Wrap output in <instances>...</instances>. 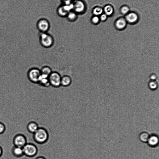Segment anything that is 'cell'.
I'll return each instance as SVG.
<instances>
[{
	"label": "cell",
	"mask_w": 159,
	"mask_h": 159,
	"mask_svg": "<svg viewBox=\"0 0 159 159\" xmlns=\"http://www.w3.org/2000/svg\"><path fill=\"white\" fill-rule=\"evenodd\" d=\"M41 75L40 70L36 68H30L27 73L29 81L33 83L38 84Z\"/></svg>",
	"instance_id": "cell-3"
},
{
	"label": "cell",
	"mask_w": 159,
	"mask_h": 159,
	"mask_svg": "<svg viewBox=\"0 0 159 159\" xmlns=\"http://www.w3.org/2000/svg\"><path fill=\"white\" fill-rule=\"evenodd\" d=\"M126 25V21L123 19H120L118 20L116 23L117 27L120 29H121L124 28Z\"/></svg>",
	"instance_id": "cell-20"
},
{
	"label": "cell",
	"mask_w": 159,
	"mask_h": 159,
	"mask_svg": "<svg viewBox=\"0 0 159 159\" xmlns=\"http://www.w3.org/2000/svg\"><path fill=\"white\" fill-rule=\"evenodd\" d=\"M49 76L41 74L38 84L42 86L48 87L50 86L48 79Z\"/></svg>",
	"instance_id": "cell-10"
},
{
	"label": "cell",
	"mask_w": 159,
	"mask_h": 159,
	"mask_svg": "<svg viewBox=\"0 0 159 159\" xmlns=\"http://www.w3.org/2000/svg\"><path fill=\"white\" fill-rule=\"evenodd\" d=\"M35 159H46V158L42 156H39L37 157Z\"/></svg>",
	"instance_id": "cell-29"
},
{
	"label": "cell",
	"mask_w": 159,
	"mask_h": 159,
	"mask_svg": "<svg viewBox=\"0 0 159 159\" xmlns=\"http://www.w3.org/2000/svg\"><path fill=\"white\" fill-rule=\"evenodd\" d=\"M147 143L148 145L151 148L157 147L159 144V138L158 136L154 134L150 135Z\"/></svg>",
	"instance_id": "cell-9"
},
{
	"label": "cell",
	"mask_w": 159,
	"mask_h": 159,
	"mask_svg": "<svg viewBox=\"0 0 159 159\" xmlns=\"http://www.w3.org/2000/svg\"><path fill=\"white\" fill-rule=\"evenodd\" d=\"M126 19L130 23H134L137 20L138 16L135 13H131L127 16Z\"/></svg>",
	"instance_id": "cell-17"
},
{
	"label": "cell",
	"mask_w": 159,
	"mask_h": 159,
	"mask_svg": "<svg viewBox=\"0 0 159 159\" xmlns=\"http://www.w3.org/2000/svg\"><path fill=\"white\" fill-rule=\"evenodd\" d=\"M157 76L155 73H154L151 74L149 76V78L150 80L156 81L157 79Z\"/></svg>",
	"instance_id": "cell-24"
},
{
	"label": "cell",
	"mask_w": 159,
	"mask_h": 159,
	"mask_svg": "<svg viewBox=\"0 0 159 159\" xmlns=\"http://www.w3.org/2000/svg\"><path fill=\"white\" fill-rule=\"evenodd\" d=\"M73 11L78 15L84 13L86 9V4L83 0H75L73 2Z\"/></svg>",
	"instance_id": "cell-6"
},
{
	"label": "cell",
	"mask_w": 159,
	"mask_h": 159,
	"mask_svg": "<svg viewBox=\"0 0 159 159\" xmlns=\"http://www.w3.org/2000/svg\"><path fill=\"white\" fill-rule=\"evenodd\" d=\"M33 138L36 143L40 144H44L48 141L49 135L47 130L43 128H39L33 134Z\"/></svg>",
	"instance_id": "cell-2"
},
{
	"label": "cell",
	"mask_w": 159,
	"mask_h": 159,
	"mask_svg": "<svg viewBox=\"0 0 159 159\" xmlns=\"http://www.w3.org/2000/svg\"><path fill=\"white\" fill-rule=\"evenodd\" d=\"M91 21L94 24H96L99 22V19L98 17L95 16L92 18Z\"/></svg>",
	"instance_id": "cell-26"
},
{
	"label": "cell",
	"mask_w": 159,
	"mask_h": 159,
	"mask_svg": "<svg viewBox=\"0 0 159 159\" xmlns=\"http://www.w3.org/2000/svg\"><path fill=\"white\" fill-rule=\"evenodd\" d=\"M39 38L40 44L44 48H50L54 44L55 40L53 37L48 32H40Z\"/></svg>",
	"instance_id": "cell-1"
},
{
	"label": "cell",
	"mask_w": 159,
	"mask_h": 159,
	"mask_svg": "<svg viewBox=\"0 0 159 159\" xmlns=\"http://www.w3.org/2000/svg\"><path fill=\"white\" fill-rule=\"evenodd\" d=\"M129 10L128 8L126 6L123 7L121 9V12L123 14H127L129 11Z\"/></svg>",
	"instance_id": "cell-25"
},
{
	"label": "cell",
	"mask_w": 159,
	"mask_h": 159,
	"mask_svg": "<svg viewBox=\"0 0 159 159\" xmlns=\"http://www.w3.org/2000/svg\"><path fill=\"white\" fill-rule=\"evenodd\" d=\"M78 17V15L74 11L72 10L69 12L66 18L69 22H74L77 20Z\"/></svg>",
	"instance_id": "cell-15"
},
{
	"label": "cell",
	"mask_w": 159,
	"mask_h": 159,
	"mask_svg": "<svg viewBox=\"0 0 159 159\" xmlns=\"http://www.w3.org/2000/svg\"><path fill=\"white\" fill-rule=\"evenodd\" d=\"M6 130L5 125L3 123L0 122V134L4 133Z\"/></svg>",
	"instance_id": "cell-23"
},
{
	"label": "cell",
	"mask_w": 159,
	"mask_h": 159,
	"mask_svg": "<svg viewBox=\"0 0 159 159\" xmlns=\"http://www.w3.org/2000/svg\"><path fill=\"white\" fill-rule=\"evenodd\" d=\"M61 1L63 3H65L68 2H70L69 0H61Z\"/></svg>",
	"instance_id": "cell-30"
},
{
	"label": "cell",
	"mask_w": 159,
	"mask_h": 159,
	"mask_svg": "<svg viewBox=\"0 0 159 159\" xmlns=\"http://www.w3.org/2000/svg\"><path fill=\"white\" fill-rule=\"evenodd\" d=\"M36 26L40 32L46 33L50 29V23L46 19L42 18L37 21Z\"/></svg>",
	"instance_id": "cell-7"
},
{
	"label": "cell",
	"mask_w": 159,
	"mask_h": 159,
	"mask_svg": "<svg viewBox=\"0 0 159 159\" xmlns=\"http://www.w3.org/2000/svg\"><path fill=\"white\" fill-rule=\"evenodd\" d=\"M104 12L106 15H111L113 12V9L111 6H107L105 7L104 9Z\"/></svg>",
	"instance_id": "cell-21"
},
{
	"label": "cell",
	"mask_w": 159,
	"mask_h": 159,
	"mask_svg": "<svg viewBox=\"0 0 159 159\" xmlns=\"http://www.w3.org/2000/svg\"><path fill=\"white\" fill-rule=\"evenodd\" d=\"M150 135L147 132H144L141 133L139 136L140 141L144 143H147Z\"/></svg>",
	"instance_id": "cell-16"
},
{
	"label": "cell",
	"mask_w": 159,
	"mask_h": 159,
	"mask_svg": "<svg viewBox=\"0 0 159 159\" xmlns=\"http://www.w3.org/2000/svg\"><path fill=\"white\" fill-rule=\"evenodd\" d=\"M61 78L59 73L56 72H52L48 77L50 86L55 88L61 87Z\"/></svg>",
	"instance_id": "cell-4"
},
{
	"label": "cell",
	"mask_w": 159,
	"mask_h": 159,
	"mask_svg": "<svg viewBox=\"0 0 159 159\" xmlns=\"http://www.w3.org/2000/svg\"><path fill=\"white\" fill-rule=\"evenodd\" d=\"M103 11L102 8L97 7L94 8L93 10V13L95 15H101Z\"/></svg>",
	"instance_id": "cell-22"
},
{
	"label": "cell",
	"mask_w": 159,
	"mask_h": 159,
	"mask_svg": "<svg viewBox=\"0 0 159 159\" xmlns=\"http://www.w3.org/2000/svg\"><path fill=\"white\" fill-rule=\"evenodd\" d=\"M24 155L29 157L35 156L38 153V149L34 144L27 143L23 148Z\"/></svg>",
	"instance_id": "cell-5"
},
{
	"label": "cell",
	"mask_w": 159,
	"mask_h": 159,
	"mask_svg": "<svg viewBox=\"0 0 159 159\" xmlns=\"http://www.w3.org/2000/svg\"><path fill=\"white\" fill-rule=\"evenodd\" d=\"M41 74L49 76L52 72V69L49 66H44L40 69Z\"/></svg>",
	"instance_id": "cell-18"
},
{
	"label": "cell",
	"mask_w": 159,
	"mask_h": 159,
	"mask_svg": "<svg viewBox=\"0 0 159 159\" xmlns=\"http://www.w3.org/2000/svg\"><path fill=\"white\" fill-rule=\"evenodd\" d=\"M27 129L31 133H34L39 128L38 124L36 122L31 121L27 125Z\"/></svg>",
	"instance_id": "cell-11"
},
{
	"label": "cell",
	"mask_w": 159,
	"mask_h": 159,
	"mask_svg": "<svg viewBox=\"0 0 159 159\" xmlns=\"http://www.w3.org/2000/svg\"><path fill=\"white\" fill-rule=\"evenodd\" d=\"M148 85L149 89L152 90H156L158 86V83L156 81L150 80Z\"/></svg>",
	"instance_id": "cell-19"
},
{
	"label": "cell",
	"mask_w": 159,
	"mask_h": 159,
	"mask_svg": "<svg viewBox=\"0 0 159 159\" xmlns=\"http://www.w3.org/2000/svg\"><path fill=\"white\" fill-rule=\"evenodd\" d=\"M58 15L62 17H66L69 13L63 5L60 6L57 10Z\"/></svg>",
	"instance_id": "cell-14"
},
{
	"label": "cell",
	"mask_w": 159,
	"mask_h": 159,
	"mask_svg": "<svg viewBox=\"0 0 159 159\" xmlns=\"http://www.w3.org/2000/svg\"><path fill=\"white\" fill-rule=\"evenodd\" d=\"M12 154L15 157H20L24 155L23 148L14 146L12 150Z\"/></svg>",
	"instance_id": "cell-12"
},
{
	"label": "cell",
	"mask_w": 159,
	"mask_h": 159,
	"mask_svg": "<svg viewBox=\"0 0 159 159\" xmlns=\"http://www.w3.org/2000/svg\"><path fill=\"white\" fill-rule=\"evenodd\" d=\"M3 149L2 146L0 145V157H1L3 155Z\"/></svg>",
	"instance_id": "cell-28"
},
{
	"label": "cell",
	"mask_w": 159,
	"mask_h": 159,
	"mask_svg": "<svg viewBox=\"0 0 159 159\" xmlns=\"http://www.w3.org/2000/svg\"><path fill=\"white\" fill-rule=\"evenodd\" d=\"M100 19L102 21L105 20L107 19V15L104 14L102 15L100 17Z\"/></svg>",
	"instance_id": "cell-27"
},
{
	"label": "cell",
	"mask_w": 159,
	"mask_h": 159,
	"mask_svg": "<svg viewBox=\"0 0 159 159\" xmlns=\"http://www.w3.org/2000/svg\"><path fill=\"white\" fill-rule=\"evenodd\" d=\"M13 143L15 146L23 148L27 143V139L24 135L18 134L15 136Z\"/></svg>",
	"instance_id": "cell-8"
},
{
	"label": "cell",
	"mask_w": 159,
	"mask_h": 159,
	"mask_svg": "<svg viewBox=\"0 0 159 159\" xmlns=\"http://www.w3.org/2000/svg\"><path fill=\"white\" fill-rule=\"evenodd\" d=\"M71 78L68 75H65L61 78V86L67 87L69 86L72 83Z\"/></svg>",
	"instance_id": "cell-13"
}]
</instances>
